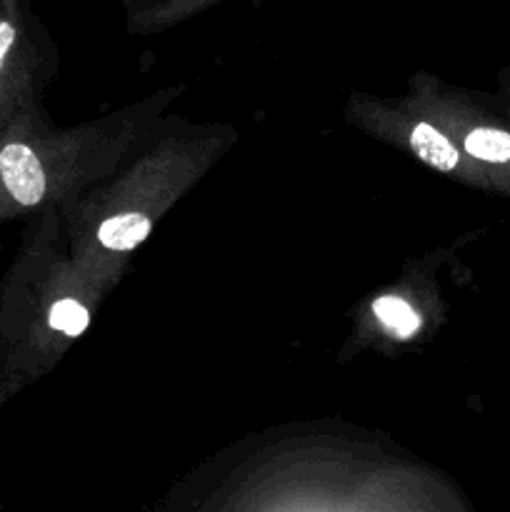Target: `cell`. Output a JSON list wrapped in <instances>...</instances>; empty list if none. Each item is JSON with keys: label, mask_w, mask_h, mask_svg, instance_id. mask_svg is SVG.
Wrapping results in <instances>:
<instances>
[{"label": "cell", "mask_w": 510, "mask_h": 512, "mask_svg": "<svg viewBox=\"0 0 510 512\" xmlns=\"http://www.w3.org/2000/svg\"><path fill=\"white\" fill-rule=\"evenodd\" d=\"M0 173L23 208H33L48 190L43 163L30 145L13 140L0 148Z\"/></svg>", "instance_id": "obj_1"}, {"label": "cell", "mask_w": 510, "mask_h": 512, "mask_svg": "<svg viewBox=\"0 0 510 512\" xmlns=\"http://www.w3.org/2000/svg\"><path fill=\"white\" fill-rule=\"evenodd\" d=\"M150 233V220L140 213H125L100 225L98 238L110 250H133Z\"/></svg>", "instance_id": "obj_2"}, {"label": "cell", "mask_w": 510, "mask_h": 512, "mask_svg": "<svg viewBox=\"0 0 510 512\" xmlns=\"http://www.w3.org/2000/svg\"><path fill=\"white\" fill-rule=\"evenodd\" d=\"M410 145H413V150L425 163L433 165L440 173H448V170H453L458 165V150L450 145V140L445 135H440L430 125H415V130L410 133Z\"/></svg>", "instance_id": "obj_3"}, {"label": "cell", "mask_w": 510, "mask_h": 512, "mask_svg": "<svg viewBox=\"0 0 510 512\" xmlns=\"http://www.w3.org/2000/svg\"><path fill=\"white\" fill-rule=\"evenodd\" d=\"M373 310L380 323L385 325V330L395 335V338H410L420 328L418 313L405 300L395 298V295H383V298L375 300Z\"/></svg>", "instance_id": "obj_4"}, {"label": "cell", "mask_w": 510, "mask_h": 512, "mask_svg": "<svg viewBox=\"0 0 510 512\" xmlns=\"http://www.w3.org/2000/svg\"><path fill=\"white\" fill-rule=\"evenodd\" d=\"M465 150L473 158L488 160V163H505V160H510V135L503 130H473L465 138Z\"/></svg>", "instance_id": "obj_5"}, {"label": "cell", "mask_w": 510, "mask_h": 512, "mask_svg": "<svg viewBox=\"0 0 510 512\" xmlns=\"http://www.w3.org/2000/svg\"><path fill=\"white\" fill-rule=\"evenodd\" d=\"M88 320H90L88 310L70 298L58 300V303H55L48 313L50 328L60 330V333L70 335V338H75V335L83 333V330L88 328Z\"/></svg>", "instance_id": "obj_6"}]
</instances>
